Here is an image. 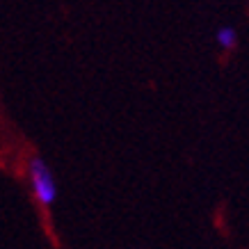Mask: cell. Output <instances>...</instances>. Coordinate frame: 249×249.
I'll return each instance as SVG.
<instances>
[{"instance_id":"1","label":"cell","mask_w":249,"mask_h":249,"mask_svg":"<svg viewBox=\"0 0 249 249\" xmlns=\"http://www.w3.org/2000/svg\"><path fill=\"white\" fill-rule=\"evenodd\" d=\"M30 176H32V188H35V195L41 204H53L55 196H57V190H55V181L51 176V169L46 167V162L41 158H32L30 160Z\"/></svg>"},{"instance_id":"2","label":"cell","mask_w":249,"mask_h":249,"mask_svg":"<svg viewBox=\"0 0 249 249\" xmlns=\"http://www.w3.org/2000/svg\"><path fill=\"white\" fill-rule=\"evenodd\" d=\"M219 41H222V46H233V32L222 30L219 32Z\"/></svg>"}]
</instances>
